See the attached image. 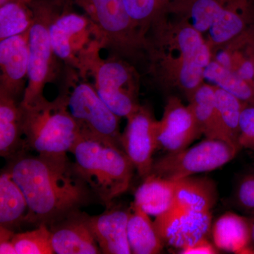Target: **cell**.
Segmentation results:
<instances>
[{
	"label": "cell",
	"mask_w": 254,
	"mask_h": 254,
	"mask_svg": "<svg viewBox=\"0 0 254 254\" xmlns=\"http://www.w3.org/2000/svg\"><path fill=\"white\" fill-rule=\"evenodd\" d=\"M23 190L28 222L49 226L93 200L94 195L67 156H30L22 153L6 168Z\"/></svg>",
	"instance_id": "cell-1"
},
{
	"label": "cell",
	"mask_w": 254,
	"mask_h": 254,
	"mask_svg": "<svg viewBox=\"0 0 254 254\" xmlns=\"http://www.w3.org/2000/svg\"><path fill=\"white\" fill-rule=\"evenodd\" d=\"M150 73L167 90H177L187 100L204 82L211 50L201 35L183 18L168 13L148 35Z\"/></svg>",
	"instance_id": "cell-2"
},
{
	"label": "cell",
	"mask_w": 254,
	"mask_h": 254,
	"mask_svg": "<svg viewBox=\"0 0 254 254\" xmlns=\"http://www.w3.org/2000/svg\"><path fill=\"white\" fill-rule=\"evenodd\" d=\"M70 153L78 175L105 207L129 188L135 168L122 145L81 134Z\"/></svg>",
	"instance_id": "cell-3"
},
{
	"label": "cell",
	"mask_w": 254,
	"mask_h": 254,
	"mask_svg": "<svg viewBox=\"0 0 254 254\" xmlns=\"http://www.w3.org/2000/svg\"><path fill=\"white\" fill-rule=\"evenodd\" d=\"M168 13L190 23L211 53L254 26V0H173Z\"/></svg>",
	"instance_id": "cell-4"
},
{
	"label": "cell",
	"mask_w": 254,
	"mask_h": 254,
	"mask_svg": "<svg viewBox=\"0 0 254 254\" xmlns=\"http://www.w3.org/2000/svg\"><path fill=\"white\" fill-rule=\"evenodd\" d=\"M65 1H47L52 46L58 59L66 67L86 78L90 64L105 48L104 38L91 18L75 12Z\"/></svg>",
	"instance_id": "cell-5"
},
{
	"label": "cell",
	"mask_w": 254,
	"mask_h": 254,
	"mask_svg": "<svg viewBox=\"0 0 254 254\" xmlns=\"http://www.w3.org/2000/svg\"><path fill=\"white\" fill-rule=\"evenodd\" d=\"M20 107L26 148L43 156H67L81 130L63 95L60 93L53 101L43 96Z\"/></svg>",
	"instance_id": "cell-6"
},
{
	"label": "cell",
	"mask_w": 254,
	"mask_h": 254,
	"mask_svg": "<svg viewBox=\"0 0 254 254\" xmlns=\"http://www.w3.org/2000/svg\"><path fill=\"white\" fill-rule=\"evenodd\" d=\"M74 1L99 28L113 55L131 61L148 55V38L130 17L123 0Z\"/></svg>",
	"instance_id": "cell-7"
},
{
	"label": "cell",
	"mask_w": 254,
	"mask_h": 254,
	"mask_svg": "<svg viewBox=\"0 0 254 254\" xmlns=\"http://www.w3.org/2000/svg\"><path fill=\"white\" fill-rule=\"evenodd\" d=\"M67 68L63 95L71 116L81 130L90 135L121 145L120 118L100 98L95 87L73 68Z\"/></svg>",
	"instance_id": "cell-8"
},
{
	"label": "cell",
	"mask_w": 254,
	"mask_h": 254,
	"mask_svg": "<svg viewBox=\"0 0 254 254\" xmlns=\"http://www.w3.org/2000/svg\"><path fill=\"white\" fill-rule=\"evenodd\" d=\"M88 73L94 78L97 93L119 118H128L139 108L138 73L126 60L113 55L107 60L97 57Z\"/></svg>",
	"instance_id": "cell-9"
},
{
	"label": "cell",
	"mask_w": 254,
	"mask_h": 254,
	"mask_svg": "<svg viewBox=\"0 0 254 254\" xmlns=\"http://www.w3.org/2000/svg\"><path fill=\"white\" fill-rule=\"evenodd\" d=\"M33 19L29 32L28 81L20 105H28L44 96L47 83L53 81L57 73V58L49 32L50 16L47 1H32Z\"/></svg>",
	"instance_id": "cell-10"
},
{
	"label": "cell",
	"mask_w": 254,
	"mask_h": 254,
	"mask_svg": "<svg viewBox=\"0 0 254 254\" xmlns=\"http://www.w3.org/2000/svg\"><path fill=\"white\" fill-rule=\"evenodd\" d=\"M240 150L226 141L206 138L191 148L159 158L153 163L150 173L168 180H180L216 170L233 160Z\"/></svg>",
	"instance_id": "cell-11"
},
{
	"label": "cell",
	"mask_w": 254,
	"mask_h": 254,
	"mask_svg": "<svg viewBox=\"0 0 254 254\" xmlns=\"http://www.w3.org/2000/svg\"><path fill=\"white\" fill-rule=\"evenodd\" d=\"M211 212L201 213L174 205L155 217V228L164 245L182 250L206 238L211 228Z\"/></svg>",
	"instance_id": "cell-12"
},
{
	"label": "cell",
	"mask_w": 254,
	"mask_h": 254,
	"mask_svg": "<svg viewBox=\"0 0 254 254\" xmlns=\"http://www.w3.org/2000/svg\"><path fill=\"white\" fill-rule=\"evenodd\" d=\"M156 122L150 110L141 105L127 118L126 128L122 133V147L143 179L151 173L153 153L158 148Z\"/></svg>",
	"instance_id": "cell-13"
},
{
	"label": "cell",
	"mask_w": 254,
	"mask_h": 254,
	"mask_svg": "<svg viewBox=\"0 0 254 254\" xmlns=\"http://www.w3.org/2000/svg\"><path fill=\"white\" fill-rule=\"evenodd\" d=\"M155 133L158 148L168 153L185 149L202 135L190 106L176 96L167 100L163 118L156 122Z\"/></svg>",
	"instance_id": "cell-14"
},
{
	"label": "cell",
	"mask_w": 254,
	"mask_h": 254,
	"mask_svg": "<svg viewBox=\"0 0 254 254\" xmlns=\"http://www.w3.org/2000/svg\"><path fill=\"white\" fill-rule=\"evenodd\" d=\"M30 29L0 41V92L17 101L27 85Z\"/></svg>",
	"instance_id": "cell-15"
},
{
	"label": "cell",
	"mask_w": 254,
	"mask_h": 254,
	"mask_svg": "<svg viewBox=\"0 0 254 254\" xmlns=\"http://www.w3.org/2000/svg\"><path fill=\"white\" fill-rule=\"evenodd\" d=\"M49 226L55 254H102L88 214L76 210Z\"/></svg>",
	"instance_id": "cell-16"
},
{
	"label": "cell",
	"mask_w": 254,
	"mask_h": 254,
	"mask_svg": "<svg viewBox=\"0 0 254 254\" xmlns=\"http://www.w3.org/2000/svg\"><path fill=\"white\" fill-rule=\"evenodd\" d=\"M130 212L131 208L112 204L100 215H89L90 225L102 254H132L127 235Z\"/></svg>",
	"instance_id": "cell-17"
},
{
	"label": "cell",
	"mask_w": 254,
	"mask_h": 254,
	"mask_svg": "<svg viewBox=\"0 0 254 254\" xmlns=\"http://www.w3.org/2000/svg\"><path fill=\"white\" fill-rule=\"evenodd\" d=\"M25 149L20 103L0 92V155L10 161Z\"/></svg>",
	"instance_id": "cell-18"
},
{
	"label": "cell",
	"mask_w": 254,
	"mask_h": 254,
	"mask_svg": "<svg viewBox=\"0 0 254 254\" xmlns=\"http://www.w3.org/2000/svg\"><path fill=\"white\" fill-rule=\"evenodd\" d=\"M212 59L230 68L253 86L254 26L212 53Z\"/></svg>",
	"instance_id": "cell-19"
},
{
	"label": "cell",
	"mask_w": 254,
	"mask_h": 254,
	"mask_svg": "<svg viewBox=\"0 0 254 254\" xmlns=\"http://www.w3.org/2000/svg\"><path fill=\"white\" fill-rule=\"evenodd\" d=\"M134 198L133 203L143 211L159 216L175 205L176 182L150 173L137 189Z\"/></svg>",
	"instance_id": "cell-20"
},
{
	"label": "cell",
	"mask_w": 254,
	"mask_h": 254,
	"mask_svg": "<svg viewBox=\"0 0 254 254\" xmlns=\"http://www.w3.org/2000/svg\"><path fill=\"white\" fill-rule=\"evenodd\" d=\"M215 247L235 254H252L250 249L249 218L234 213H226L216 220L213 227Z\"/></svg>",
	"instance_id": "cell-21"
},
{
	"label": "cell",
	"mask_w": 254,
	"mask_h": 254,
	"mask_svg": "<svg viewBox=\"0 0 254 254\" xmlns=\"http://www.w3.org/2000/svg\"><path fill=\"white\" fill-rule=\"evenodd\" d=\"M175 182V205L192 211L211 212L218 199V191L213 180L207 177L190 176Z\"/></svg>",
	"instance_id": "cell-22"
},
{
	"label": "cell",
	"mask_w": 254,
	"mask_h": 254,
	"mask_svg": "<svg viewBox=\"0 0 254 254\" xmlns=\"http://www.w3.org/2000/svg\"><path fill=\"white\" fill-rule=\"evenodd\" d=\"M188 101L202 135L228 143L219 118L213 85L203 82Z\"/></svg>",
	"instance_id": "cell-23"
},
{
	"label": "cell",
	"mask_w": 254,
	"mask_h": 254,
	"mask_svg": "<svg viewBox=\"0 0 254 254\" xmlns=\"http://www.w3.org/2000/svg\"><path fill=\"white\" fill-rule=\"evenodd\" d=\"M127 225V235L131 253L156 254L163 251L164 244L154 222L140 207L132 203Z\"/></svg>",
	"instance_id": "cell-24"
},
{
	"label": "cell",
	"mask_w": 254,
	"mask_h": 254,
	"mask_svg": "<svg viewBox=\"0 0 254 254\" xmlns=\"http://www.w3.org/2000/svg\"><path fill=\"white\" fill-rule=\"evenodd\" d=\"M29 207L23 190L7 169L0 175V225L11 229L28 222Z\"/></svg>",
	"instance_id": "cell-25"
},
{
	"label": "cell",
	"mask_w": 254,
	"mask_h": 254,
	"mask_svg": "<svg viewBox=\"0 0 254 254\" xmlns=\"http://www.w3.org/2000/svg\"><path fill=\"white\" fill-rule=\"evenodd\" d=\"M235 95L244 103L254 105V88L230 68L212 59L204 71V81Z\"/></svg>",
	"instance_id": "cell-26"
},
{
	"label": "cell",
	"mask_w": 254,
	"mask_h": 254,
	"mask_svg": "<svg viewBox=\"0 0 254 254\" xmlns=\"http://www.w3.org/2000/svg\"><path fill=\"white\" fill-rule=\"evenodd\" d=\"M214 88L215 104L227 142L241 150L239 143L240 117L247 103L218 87L214 86Z\"/></svg>",
	"instance_id": "cell-27"
},
{
	"label": "cell",
	"mask_w": 254,
	"mask_h": 254,
	"mask_svg": "<svg viewBox=\"0 0 254 254\" xmlns=\"http://www.w3.org/2000/svg\"><path fill=\"white\" fill-rule=\"evenodd\" d=\"M173 0H123L130 17L148 38L150 28L168 14Z\"/></svg>",
	"instance_id": "cell-28"
},
{
	"label": "cell",
	"mask_w": 254,
	"mask_h": 254,
	"mask_svg": "<svg viewBox=\"0 0 254 254\" xmlns=\"http://www.w3.org/2000/svg\"><path fill=\"white\" fill-rule=\"evenodd\" d=\"M21 1H11L0 6V41L28 31L33 24V10Z\"/></svg>",
	"instance_id": "cell-29"
},
{
	"label": "cell",
	"mask_w": 254,
	"mask_h": 254,
	"mask_svg": "<svg viewBox=\"0 0 254 254\" xmlns=\"http://www.w3.org/2000/svg\"><path fill=\"white\" fill-rule=\"evenodd\" d=\"M13 243L17 254H53L49 226L41 224L31 231L15 234Z\"/></svg>",
	"instance_id": "cell-30"
},
{
	"label": "cell",
	"mask_w": 254,
	"mask_h": 254,
	"mask_svg": "<svg viewBox=\"0 0 254 254\" xmlns=\"http://www.w3.org/2000/svg\"><path fill=\"white\" fill-rule=\"evenodd\" d=\"M237 208L250 216L254 215V173L242 177L237 183L234 193Z\"/></svg>",
	"instance_id": "cell-31"
},
{
	"label": "cell",
	"mask_w": 254,
	"mask_h": 254,
	"mask_svg": "<svg viewBox=\"0 0 254 254\" xmlns=\"http://www.w3.org/2000/svg\"><path fill=\"white\" fill-rule=\"evenodd\" d=\"M239 143L242 148L254 150V105L246 104L242 110Z\"/></svg>",
	"instance_id": "cell-32"
},
{
	"label": "cell",
	"mask_w": 254,
	"mask_h": 254,
	"mask_svg": "<svg viewBox=\"0 0 254 254\" xmlns=\"http://www.w3.org/2000/svg\"><path fill=\"white\" fill-rule=\"evenodd\" d=\"M14 235L11 229L0 226V254H17L13 243Z\"/></svg>",
	"instance_id": "cell-33"
},
{
	"label": "cell",
	"mask_w": 254,
	"mask_h": 254,
	"mask_svg": "<svg viewBox=\"0 0 254 254\" xmlns=\"http://www.w3.org/2000/svg\"><path fill=\"white\" fill-rule=\"evenodd\" d=\"M217 249L206 238L202 239L195 242L194 245L180 250V254H218Z\"/></svg>",
	"instance_id": "cell-34"
},
{
	"label": "cell",
	"mask_w": 254,
	"mask_h": 254,
	"mask_svg": "<svg viewBox=\"0 0 254 254\" xmlns=\"http://www.w3.org/2000/svg\"><path fill=\"white\" fill-rule=\"evenodd\" d=\"M249 220L250 224V249L252 254H254V215L250 216Z\"/></svg>",
	"instance_id": "cell-35"
},
{
	"label": "cell",
	"mask_w": 254,
	"mask_h": 254,
	"mask_svg": "<svg viewBox=\"0 0 254 254\" xmlns=\"http://www.w3.org/2000/svg\"><path fill=\"white\" fill-rule=\"evenodd\" d=\"M16 1V0H0V6L6 4V3L9 2V1ZM18 1V0H17Z\"/></svg>",
	"instance_id": "cell-36"
},
{
	"label": "cell",
	"mask_w": 254,
	"mask_h": 254,
	"mask_svg": "<svg viewBox=\"0 0 254 254\" xmlns=\"http://www.w3.org/2000/svg\"><path fill=\"white\" fill-rule=\"evenodd\" d=\"M18 1H21V2L25 3L26 4H30L33 1V0H18Z\"/></svg>",
	"instance_id": "cell-37"
},
{
	"label": "cell",
	"mask_w": 254,
	"mask_h": 254,
	"mask_svg": "<svg viewBox=\"0 0 254 254\" xmlns=\"http://www.w3.org/2000/svg\"><path fill=\"white\" fill-rule=\"evenodd\" d=\"M253 87H254V80H253Z\"/></svg>",
	"instance_id": "cell-38"
}]
</instances>
